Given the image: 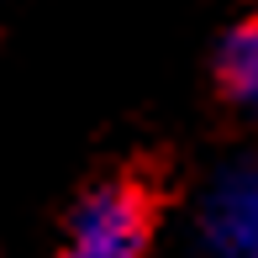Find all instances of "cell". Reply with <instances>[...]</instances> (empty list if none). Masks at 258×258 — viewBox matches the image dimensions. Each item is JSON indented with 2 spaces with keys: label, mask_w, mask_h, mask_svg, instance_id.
Segmentation results:
<instances>
[{
  "label": "cell",
  "mask_w": 258,
  "mask_h": 258,
  "mask_svg": "<svg viewBox=\"0 0 258 258\" xmlns=\"http://www.w3.org/2000/svg\"><path fill=\"white\" fill-rule=\"evenodd\" d=\"M216 85L237 111L258 116V11L242 16L216 48Z\"/></svg>",
  "instance_id": "3"
},
{
  "label": "cell",
  "mask_w": 258,
  "mask_h": 258,
  "mask_svg": "<svg viewBox=\"0 0 258 258\" xmlns=\"http://www.w3.org/2000/svg\"><path fill=\"white\" fill-rule=\"evenodd\" d=\"M201 242L211 258H258V158L216 174L201 206Z\"/></svg>",
  "instance_id": "2"
},
{
  "label": "cell",
  "mask_w": 258,
  "mask_h": 258,
  "mask_svg": "<svg viewBox=\"0 0 258 258\" xmlns=\"http://www.w3.org/2000/svg\"><path fill=\"white\" fill-rule=\"evenodd\" d=\"M158 232V190L148 174L121 169L74 201L53 258H148Z\"/></svg>",
  "instance_id": "1"
}]
</instances>
